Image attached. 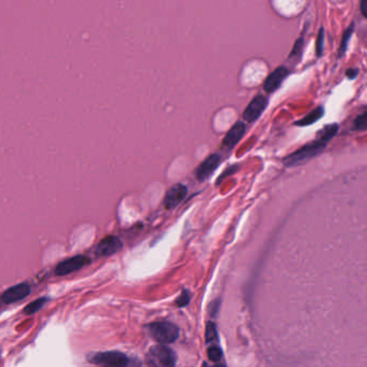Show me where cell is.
I'll return each instance as SVG.
<instances>
[{"label": "cell", "instance_id": "6da1fadb", "mask_svg": "<svg viewBox=\"0 0 367 367\" xmlns=\"http://www.w3.org/2000/svg\"><path fill=\"white\" fill-rule=\"evenodd\" d=\"M338 132L337 124H332L323 128L319 133L318 138L310 144L302 147L300 150L290 154L289 157L284 158V165L287 166H296L305 163L309 159L315 157L316 155L323 152L327 144L331 141L335 135Z\"/></svg>", "mask_w": 367, "mask_h": 367}, {"label": "cell", "instance_id": "7a4b0ae2", "mask_svg": "<svg viewBox=\"0 0 367 367\" xmlns=\"http://www.w3.org/2000/svg\"><path fill=\"white\" fill-rule=\"evenodd\" d=\"M147 331L151 337L159 344H172L179 338V327L170 322L158 321L147 325Z\"/></svg>", "mask_w": 367, "mask_h": 367}, {"label": "cell", "instance_id": "3957f363", "mask_svg": "<svg viewBox=\"0 0 367 367\" xmlns=\"http://www.w3.org/2000/svg\"><path fill=\"white\" fill-rule=\"evenodd\" d=\"M147 363L151 366H175L177 356L175 351L165 344L152 346L147 353Z\"/></svg>", "mask_w": 367, "mask_h": 367}, {"label": "cell", "instance_id": "277c9868", "mask_svg": "<svg viewBox=\"0 0 367 367\" xmlns=\"http://www.w3.org/2000/svg\"><path fill=\"white\" fill-rule=\"evenodd\" d=\"M89 361L96 365H107V366H127L129 365L130 359L120 351H108L99 352L92 356Z\"/></svg>", "mask_w": 367, "mask_h": 367}, {"label": "cell", "instance_id": "5b68a950", "mask_svg": "<svg viewBox=\"0 0 367 367\" xmlns=\"http://www.w3.org/2000/svg\"><path fill=\"white\" fill-rule=\"evenodd\" d=\"M91 263V259L85 256H76L70 259H67L63 262L58 263V265L55 267V275L56 276H66L69 273L80 270L83 268L84 266L89 265Z\"/></svg>", "mask_w": 367, "mask_h": 367}, {"label": "cell", "instance_id": "8992f818", "mask_svg": "<svg viewBox=\"0 0 367 367\" xmlns=\"http://www.w3.org/2000/svg\"><path fill=\"white\" fill-rule=\"evenodd\" d=\"M267 105H268V99L265 96L258 95L254 97L244 111V119L250 123L257 121L262 115Z\"/></svg>", "mask_w": 367, "mask_h": 367}, {"label": "cell", "instance_id": "52a82bcc", "mask_svg": "<svg viewBox=\"0 0 367 367\" xmlns=\"http://www.w3.org/2000/svg\"><path fill=\"white\" fill-rule=\"evenodd\" d=\"M123 248L122 241L115 236H108L104 238L95 248L97 257H109L119 252Z\"/></svg>", "mask_w": 367, "mask_h": 367}, {"label": "cell", "instance_id": "ba28073f", "mask_svg": "<svg viewBox=\"0 0 367 367\" xmlns=\"http://www.w3.org/2000/svg\"><path fill=\"white\" fill-rule=\"evenodd\" d=\"M30 292H32V289H30V285L28 283L23 282L16 284L3 292L1 295V301L3 304H13L27 297L30 294Z\"/></svg>", "mask_w": 367, "mask_h": 367}, {"label": "cell", "instance_id": "9c48e42d", "mask_svg": "<svg viewBox=\"0 0 367 367\" xmlns=\"http://www.w3.org/2000/svg\"><path fill=\"white\" fill-rule=\"evenodd\" d=\"M221 163V157L219 154H211L210 157H208L206 159H205L203 163L197 167L195 176L198 181H205L207 180L214 170L219 167Z\"/></svg>", "mask_w": 367, "mask_h": 367}, {"label": "cell", "instance_id": "30bf717a", "mask_svg": "<svg viewBox=\"0 0 367 367\" xmlns=\"http://www.w3.org/2000/svg\"><path fill=\"white\" fill-rule=\"evenodd\" d=\"M288 74H289V69L287 67L280 66L276 68V69L273 70L265 80L264 85H263L265 92L266 93L276 92L280 86H281L285 78L288 77Z\"/></svg>", "mask_w": 367, "mask_h": 367}, {"label": "cell", "instance_id": "8fae6325", "mask_svg": "<svg viewBox=\"0 0 367 367\" xmlns=\"http://www.w3.org/2000/svg\"><path fill=\"white\" fill-rule=\"evenodd\" d=\"M186 194H188V189L183 184H176L172 188L168 190L166 193V196L164 198V206L166 209H173L176 208L178 205L181 203Z\"/></svg>", "mask_w": 367, "mask_h": 367}, {"label": "cell", "instance_id": "7c38bea8", "mask_svg": "<svg viewBox=\"0 0 367 367\" xmlns=\"http://www.w3.org/2000/svg\"><path fill=\"white\" fill-rule=\"evenodd\" d=\"M246 133V125L244 122H237L235 125L228 130L226 136L223 139V147L226 149H233L238 144L240 139Z\"/></svg>", "mask_w": 367, "mask_h": 367}, {"label": "cell", "instance_id": "4fadbf2b", "mask_svg": "<svg viewBox=\"0 0 367 367\" xmlns=\"http://www.w3.org/2000/svg\"><path fill=\"white\" fill-rule=\"evenodd\" d=\"M323 115H324V108H323L322 105H319V107H316L315 109H314L306 116H304L303 119L298 120L295 124L297 126L313 125V124H315V122H318Z\"/></svg>", "mask_w": 367, "mask_h": 367}, {"label": "cell", "instance_id": "5bb4252c", "mask_svg": "<svg viewBox=\"0 0 367 367\" xmlns=\"http://www.w3.org/2000/svg\"><path fill=\"white\" fill-rule=\"evenodd\" d=\"M353 32H354V23H351L350 26L348 27L346 32L344 33L343 39H341L340 47H339V50H338V56H339V57H341V56H344V54L346 53L347 49H348V46H349V41L351 39V36L353 35Z\"/></svg>", "mask_w": 367, "mask_h": 367}, {"label": "cell", "instance_id": "9a60e30c", "mask_svg": "<svg viewBox=\"0 0 367 367\" xmlns=\"http://www.w3.org/2000/svg\"><path fill=\"white\" fill-rule=\"evenodd\" d=\"M47 302H48V298H46V297L38 298V300H36V301L32 302L30 304H28L26 307H25V309H24V314H26L27 315H30L36 314L37 312H39V310H40L43 306H45Z\"/></svg>", "mask_w": 367, "mask_h": 367}, {"label": "cell", "instance_id": "2e32d148", "mask_svg": "<svg viewBox=\"0 0 367 367\" xmlns=\"http://www.w3.org/2000/svg\"><path fill=\"white\" fill-rule=\"evenodd\" d=\"M324 39H325V32L324 28H320L318 36L315 39V53L318 57H321L323 55V51H324Z\"/></svg>", "mask_w": 367, "mask_h": 367}, {"label": "cell", "instance_id": "e0dca14e", "mask_svg": "<svg viewBox=\"0 0 367 367\" xmlns=\"http://www.w3.org/2000/svg\"><path fill=\"white\" fill-rule=\"evenodd\" d=\"M217 338H219V336H217V329L215 324L213 322H208L206 326V343H215V341H217Z\"/></svg>", "mask_w": 367, "mask_h": 367}, {"label": "cell", "instance_id": "ac0fdd59", "mask_svg": "<svg viewBox=\"0 0 367 367\" xmlns=\"http://www.w3.org/2000/svg\"><path fill=\"white\" fill-rule=\"evenodd\" d=\"M207 354H208L209 360L212 361V362H214V363L220 362V361L223 359V352L221 350V348L219 346H215V345L208 348Z\"/></svg>", "mask_w": 367, "mask_h": 367}, {"label": "cell", "instance_id": "d6986e66", "mask_svg": "<svg viewBox=\"0 0 367 367\" xmlns=\"http://www.w3.org/2000/svg\"><path fill=\"white\" fill-rule=\"evenodd\" d=\"M354 129L357 130H367V111L357 116L353 123Z\"/></svg>", "mask_w": 367, "mask_h": 367}, {"label": "cell", "instance_id": "ffe728a7", "mask_svg": "<svg viewBox=\"0 0 367 367\" xmlns=\"http://www.w3.org/2000/svg\"><path fill=\"white\" fill-rule=\"evenodd\" d=\"M191 301V294L188 290H184L181 295H180L177 300H176V305L179 308H183L186 305H189Z\"/></svg>", "mask_w": 367, "mask_h": 367}, {"label": "cell", "instance_id": "44dd1931", "mask_svg": "<svg viewBox=\"0 0 367 367\" xmlns=\"http://www.w3.org/2000/svg\"><path fill=\"white\" fill-rule=\"evenodd\" d=\"M303 48H304V39L303 38H300L298 40H296L293 49H292L291 54H290V57H294V56H297V55L300 56V55H302Z\"/></svg>", "mask_w": 367, "mask_h": 367}, {"label": "cell", "instance_id": "7402d4cb", "mask_svg": "<svg viewBox=\"0 0 367 367\" xmlns=\"http://www.w3.org/2000/svg\"><path fill=\"white\" fill-rule=\"evenodd\" d=\"M232 168H233V167L228 168V169L226 170V172H223V173H222V175H221V176H220V178H219V180H217V182H216L217 184H219V183H220V182L222 181V180H223L224 178H225V177H226L227 175H231V173H233V172H235L236 170H237V169H236V168H237V166H235V168H234V169H233V170H231V169H232Z\"/></svg>", "mask_w": 367, "mask_h": 367}, {"label": "cell", "instance_id": "603a6c76", "mask_svg": "<svg viewBox=\"0 0 367 367\" xmlns=\"http://www.w3.org/2000/svg\"><path fill=\"white\" fill-rule=\"evenodd\" d=\"M360 8H361V12H362L363 16L367 18V0H361Z\"/></svg>", "mask_w": 367, "mask_h": 367}, {"label": "cell", "instance_id": "cb8c5ba5", "mask_svg": "<svg viewBox=\"0 0 367 367\" xmlns=\"http://www.w3.org/2000/svg\"><path fill=\"white\" fill-rule=\"evenodd\" d=\"M358 73H359V70L358 69H348V71H347V77L348 78H349V79H354V78H356L357 76H358Z\"/></svg>", "mask_w": 367, "mask_h": 367}]
</instances>
